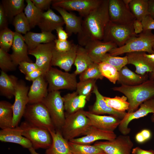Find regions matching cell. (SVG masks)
Here are the masks:
<instances>
[{
  "mask_svg": "<svg viewBox=\"0 0 154 154\" xmlns=\"http://www.w3.org/2000/svg\"><path fill=\"white\" fill-rule=\"evenodd\" d=\"M109 0H102L100 4L82 20L81 31L78 34L79 45L85 46L89 42L103 40L105 29L110 21Z\"/></svg>",
  "mask_w": 154,
  "mask_h": 154,
  "instance_id": "obj_1",
  "label": "cell"
},
{
  "mask_svg": "<svg viewBox=\"0 0 154 154\" xmlns=\"http://www.w3.org/2000/svg\"><path fill=\"white\" fill-rule=\"evenodd\" d=\"M112 89L121 93L126 97L129 103L127 113H130L137 110L143 102L154 97V80H148L136 86L121 85Z\"/></svg>",
  "mask_w": 154,
  "mask_h": 154,
  "instance_id": "obj_2",
  "label": "cell"
},
{
  "mask_svg": "<svg viewBox=\"0 0 154 154\" xmlns=\"http://www.w3.org/2000/svg\"><path fill=\"white\" fill-rule=\"evenodd\" d=\"M65 115V119L60 131L63 137L68 141L78 136L85 135L92 125L83 109Z\"/></svg>",
  "mask_w": 154,
  "mask_h": 154,
  "instance_id": "obj_3",
  "label": "cell"
},
{
  "mask_svg": "<svg viewBox=\"0 0 154 154\" xmlns=\"http://www.w3.org/2000/svg\"><path fill=\"white\" fill-rule=\"evenodd\" d=\"M154 43V34L152 33V30H143L124 46L113 48L108 52L111 55L115 56L125 53L137 52L153 54V46Z\"/></svg>",
  "mask_w": 154,
  "mask_h": 154,
  "instance_id": "obj_4",
  "label": "cell"
},
{
  "mask_svg": "<svg viewBox=\"0 0 154 154\" xmlns=\"http://www.w3.org/2000/svg\"><path fill=\"white\" fill-rule=\"evenodd\" d=\"M133 23L121 24L110 21L105 29L103 41L114 43L118 47L124 46L137 35L134 33Z\"/></svg>",
  "mask_w": 154,
  "mask_h": 154,
  "instance_id": "obj_5",
  "label": "cell"
},
{
  "mask_svg": "<svg viewBox=\"0 0 154 154\" xmlns=\"http://www.w3.org/2000/svg\"><path fill=\"white\" fill-rule=\"evenodd\" d=\"M76 76L74 73L64 72L51 66L45 75L48 92L61 89L75 90L78 83Z\"/></svg>",
  "mask_w": 154,
  "mask_h": 154,
  "instance_id": "obj_6",
  "label": "cell"
},
{
  "mask_svg": "<svg viewBox=\"0 0 154 154\" xmlns=\"http://www.w3.org/2000/svg\"><path fill=\"white\" fill-rule=\"evenodd\" d=\"M46 108L55 130H60L65 119L64 100L59 91L49 92L41 102Z\"/></svg>",
  "mask_w": 154,
  "mask_h": 154,
  "instance_id": "obj_7",
  "label": "cell"
},
{
  "mask_svg": "<svg viewBox=\"0 0 154 154\" xmlns=\"http://www.w3.org/2000/svg\"><path fill=\"white\" fill-rule=\"evenodd\" d=\"M19 126L23 130L22 135L31 143L35 149L48 148L52 139L47 129L33 125L26 121L22 122Z\"/></svg>",
  "mask_w": 154,
  "mask_h": 154,
  "instance_id": "obj_8",
  "label": "cell"
},
{
  "mask_svg": "<svg viewBox=\"0 0 154 154\" xmlns=\"http://www.w3.org/2000/svg\"><path fill=\"white\" fill-rule=\"evenodd\" d=\"M23 117L25 121L33 125L46 128L48 130H55L50 114L42 102L28 104Z\"/></svg>",
  "mask_w": 154,
  "mask_h": 154,
  "instance_id": "obj_9",
  "label": "cell"
},
{
  "mask_svg": "<svg viewBox=\"0 0 154 154\" xmlns=\"http://www.w3.org/2000/svg\"><path fill=\"white\" fill-rule=\"evenodd\" d=\"M94 145L103 150L106 154H131L133 144L127 135H120L114 139L97 141Z\"/></svg>",
  "mask_w": 154,
  "mask_h": 154,
  "instance_id": "obj_10",
  "label": "cell"
},
{
  "mask_svg": "<svg viewBox=\"0 0 154 154\" xmlns=\"http://www.w3.org/2000/svg\"><path fill=\"white\" fill-rule=\"evenodd\" d=\"M29 88L22 80H19L16 88L15 99L13 104V127L18 126L29 103L28 93Z\"/></svg>",
  "mask_w": 154,
  "mask_h": 154,
  "instance_id": "obj_11",
  "label": "cell"
},
{
  "mask_svg": "<svg viewBox=\"0 0 154 154\" xmlns=\"http://www.w3.org/2000/svg\"><path fill=\"white\" fill-rule=\"evenodd\" d=\"M102 0H53L52 7H58L66 11H75L84 17L97 7Z\"/></svg>",
  "mask_w": 154,
  "mask_h": 154,
  "instance_id": "obj_12",
  "label": "cell"
},
{
  "mask_svg": "<svg viewBox=\"0 0 154 154\" xmlns=\"http://www.w3.org/2000/svg\"><path fill=\"white\" fill-rule=\"evenodd\" d=\"M108 11L110 21L114 23L129 24L135 19L123 0H109Z\"/></svg>",
  "mask_w": 154,
  "mask_h": 154,
  "instance_id": "obj_13",
  "label": "cell"
},
{
  "mask_svg": "<svg viewBox=\"0 0 154 154\" xmlns=\"http://www.w3.org/2000/svg\"><path fill=\"white\" fill-rule=\"evenodd\" d=\"M154 114V97L149 99L141 104L138 109L131 113H126L120 121L118 127L120 132L123 135H127L131 129L128 125L132 120L146 116L149 113Z\"/></svg>",
  "mask_w": 154,
  "mask_h": 154,
  "instance_id": "obj_14",
  "label": "cell"
},
{
  "mask_svg": "<svg viewBox=\"0 0 154 154\" xmlns=\"http://www.w3.org/2000/svg\"><path fill=\"white\" fill-rule=\"evenodd\" d=\"M54 46V41L40 44L34 49L28 50V54L35 58L36 64L46 73L51 67V62Z\"/></svg>",
  "mask_w": 154,
  "mask_h": 154,
  "instance_id": "obj_15",
  "label": "cell"
},
{
  "mask_svg": "<svg viewBox=\"0 0 154 154\" xmlns=\"http://www.w3.org/2000/svg\"><path fill=\"white\" fill-rule=\"evenodd\" d=\"M116 137V135L114 131L102 130L92 125L85 135L69 141L81 144L90 145L99 140L111 141Z\"/></svg>",
  "mask_w": 154,
  "mask_h": 154,
  "instance_id": "obj_16",
  "label": "cell"
},
{
  "mask_svg": "<svg viewBox=\"0 0 154 154\" xmlns=\"http://www.w3.org/2000/svg\"><path fill=\"white\" fill-rule=\"evenodd\" d=\"M117 47L112 42L97 40L89 42L84 48L93 62L98 64L101 62L102 58L106 54L112 49Z\"/></svg>",
  "mask_w": 154,
  "mask_h": 154,
  "instance_id": "obj_17",
  "label": "cell"
},
{
  "mask_svg": "<svg viewBox=\"0 0 154 154\" xmlns=\"http://www.w3.org/2000/svg\"><path fill=\"white\" fill-rule=\"evenodd\" d=\"M145 52H137L126 54L128 64L134 65L136 73L139 75H144L154 71V63L145 56Z\"/></svg>",
  "mask_w": 154,
  "mask_h": 154,
  "instance_id": "obj_18",
  "label": "cell"
},
{
  "mask_svg": "<svg viewBox=\"0 0 154 154\" xmlns=\"http://www.w3.org/2000/svg\"><path fill=\"white\" fill-rule=\"evenodd\" d=\"M78 45L74 44L70 50L59 52L54 49L51 62V66H57L68 72L74 64Z\"/></svg>",
  "mask_w": 154,
  "mask_h": 154,
  "instance_id": "obj_19",
  "label": "cell"
},
{
  "mask_svg": "<svg viewBox=\"0 0 154 154\" xmlns=\"http://www.w3.org/2000/svg\"><path fill=\"white\" fill-rule=\"evenodd\" d=\"M12 49L11 56L14 64L17 66L23 62H33L28 56V47L22 34L15 32Z\"/></svg>",
  "mask_w": 154,
  "mask_h": 154,
  "instance_id": "obj_20",
  "label": "cell"
},
{
  "mask_svg": "<svg viewBox=\"0 0 154 154\" xmlns=\"http://www.w3.org/2000/svg\"><path fill=\"white\" fill-rule=\"evenodd\" d=\"M23 130L19 126L1 129L0 131L1 141L19 144L28 149L32 147L31 142L22 135Z\"/></svg>",
  "mask_w": 154,
  "mask_h": 154,
  "instance_id": "obj_21",
  "label": "cell"
},
{
  "mask_svg": "<svg viewBox=\"0 0 154 154\" xmlns=\"http://www.w3.org/2000/svg\"><path fill=\"white\" fill-rule=\"evenodd\" d=\"M85 113L90 120L92 125L104 130L114 131L118 127L121 121L112 116L98 115L86 111Z\"/></svg>",
  "mask_w": 154,
  "mask_h": 154,
  "instance_id": "obj_22",
  "label": "cell"
},
{
  "mask_svg": "<svg viewBox=\"0 0 154 154\" xmlns=\"http://www.w3.org/2000/svg\"><path fill=\"white\" fill-rule=\"evenodd\" d=\"M48 85L45 76H40L33 81L28 93V104L41 102L48 94Z\"/></svg>",
  "mask_w": 154,
  "mask_h": 154,
  "instance_id": "obj_23",
  "label": "cell"
},
{
  "mask_svg": "<svg viewBox=\"0 0 154 154\" xmlns=\"http://www.w3.org/2000/svg\"><path fill=\"white\" fill-rule=\"evenodd\" d=\"M92 92L95 95L96 100L90 112L98 115L108 114L121 120L123 119L126 113L117 111L109 106L105 100L104 96L99 91L96 85Z\"/></svg>",
  "mask_w": 154,
  "mask_h": 154,
  "instance_id": "obj_24",
  "label": "cell"
},
{
  "mask_svg": "<svg viewBox=\"0 0 154 154\" xmlns=\"http://www.w3.org/2000/svg\"><path fill=\"white\" fill-rule=\"evenodd\" d=\"M52 137L51 145L46 151V154H73L71 152L68 141L63 136L60 130H49Z\"/></svg>",
  "mask_w": 154,
  "mask_h": 154,
  "instance_id": "obj_25",
  "label": "cell"
},
{
  "mask_svg": "<svg viewBox=\"0 0 154 154\" xmlns=\"http://www.w3.org/2000/svg\"><path fill=\"white\" fill-rule=\"evenodd\" d=\"M64 24L61 16L56 14L50 9L43 12L37 26L42 32H52L59 27H63Z\"/></svg>",
  "mask_w": 154,
  "mask_h": 154,
  "instance_id": "obj_26",
  "label": "cell"
},
{
  "mask_svg": "<svg viewBox=\"0 0 154 154\" xmlns=\"http://www.w3.org/2000/svg\"><path fill=\"white\" fill-rule=\"evenodd\" d=\"M52 8L59 13L62 18L66 25V31L68 36L73 34H78L81 31L82 21L81 17L69 13L60 7H53Z\"/></svg>",
  "mask_w": 154,
  "mask_h": 154,
  "instance_id": "obj_27",
  "label": "cell"
},
{
  "mask_svg": "<svg viewBox=\"0 0 154 154\" xmlns=\"http://www.w3.org/2000/svg\"><path fill=\"white\" fill-rule=\"evenodd\" d=\"M23 37L28 50L34 49L40 44L54 41L56 39L55 35L48 32L36 33L29 31Z\"/></svg>",
  "mask_w": 154,
  "mask_h": 154,
  "instance_id": "obj_28",
  "label": "cell"
},
{
  "mask_svg": "<svg viewBox=\"0 0 154 154\" xmlns=\"http://www.w3.org/2000/svg\"><path fill=\"white\" fill-rule=\"evenodd\" d=\"M117 83L121 85L134 86L141 84L148 80L147 74L141 75L136 74L126 66L119 71Z\"/></svg>",
  "mask_w": 154,
  "mask_h": 154,
  "instance_id": "obj_29",
  "label": "cell"
},
{
  "mask_svg": "<svg viewBox=\"0 0 154 154\" xmlns=\"http://www.w3.org/2000/svg\"><path fill=\"white\" fill-rule=\"evenodd\" d=\"M66 114H70L83 109L87 100L86 98L79 95L76 92L68 93L63 97Z\"/></svg>",
  "mask_w": 154,
  "mask_h": 154,
  "instance_id": "obj_30",
  "label": "cell"
},
{
  "mask_svg": "<svg viewBox=\"0 0 154 154\" xmlns=\"http://www.w3.org/2000/svg\"><path fill=\"white\" fill-rule=\"evenodd\" d=\"M19 80L13 75H9L1 71L0 75V94L9 99L14 96L16 88Z\"/></svg>",
  "mask_w": 154,
  "mask_h": 154,
  "instance_id": "obj_31",
  "label": "cell"
},
{
  "mask_svg": "<svg viewBox=\"0 0 154 154\" xmlns=\"http://www.w3.org/2000/svg\"><path fill=\"white\" fill-rule=\"evenodd\" d=\"M13 104L5 100L0 102V127L4 129L13 127Z\"/></svg>",
  "mask_w": 154,
  "mask_h": 154,
  "instance_id": "obj_32",
  "label": "cell"
},
{
  "mask_svg": "<svg viewBox=\"0 0 154 154\" xmlns=\"http://www.w3.org/2000/svg\"><path fill=\"white\" fill-rule=\"evenodd\" d=\"M93 62L85 48L78 45L74 63L76 67L74 73L76 75L80 74Z\"/></svg>",
  "mask_w": 154,
  "mask_h": 154,
  "instance_id": "obj_33",
  "label": "cell"
},
{
  "mask_svg": "<svg viewBox=\"0 0 154 154\" xmlns=\"http://www.w3.org/2000/svg\"><path fill=\"white\" fill-rule=\"evenodd\" d=\"M24 2V0L1 1V4L8 20L11 21L15 16L23 12L25 6Z\"/></svg>",
  "mask_w": 154,
  "mask_h": 154,
  "instance_id": "obj_34",
  "label": "cell"
},
{
  "mask_svg": "<svg viewBox=\"0 0 154 154\" xmlns=\"http://www.w3.org/2000/svg\"><path fill=\"white\" fill-rule=\"evenodd\" d=\"M25 1L27 5L24 9V13L32 29L38 25L43 12L37 8L31 0Z\"/></svg>",
  "mask_w": 154,
  "mask_h": 154,
  "instance_id": "obj_35",
  "label": "cell"
},
{
  "mask_svg": "<svg viewBox=\"0 0 154 154\" xmlns=\"http://www.w3.org/2000/svg\"><path fill=\"white\" fill-rule=\"evenodd\" d=\"M149 0H132L129 5L130 10L135 19L141 21L149 15Z\"/></svg>",
  "mask_w": 154,
  "mask_h": 154,
  "instance_id": "obj_36",
  "label": "cell"
},
{
  "mask_svg": "<svg viewBox=\"0 0 154 154\" xmlns=\"http://www.w3.org/2000/svg\"><path fill=\"white\" fill-rule=\"evenodd\" d=\"M68 143L73 154H106L101 148L94 145H83L70 141Z\"/></svg>",
  "mask_w": 154,
  "mask_h": 154,
  "instance_id": "obj_37",
  "label": "cell"
},
{
  "mask_svg": "<svg viewBox=\"0 0 154 154\" xmlns=\"http://www.w3.org/2000/svg\"><path fill=\"white\" fill-rule=\"evenodd\" d=\"M107 105L113 109L118 112H125L129 108V103L126 96H116L113 98L104 96Z\"/></svg>",
  "mask_w": 154,
  "mask_h": 154,
  "instance_id": "obj_38",
  "label": "cell"
},
{
  "mask_svg": "<svg viewBox=\"0 0 154 154\" xmlns=\"http://www.w3.org/2000/svg\"><path fill=\"white\" fill-rule=\"evenodd\" d=\"M96 80L89 79L78 82L76 92L80 95L84 96L87 100L90 99L91 93L95 86Z\"/></svg>",
  "mask_w": 154,
  "mask_h": 154,
  "instance_id": "obj_39",
  "label": "cell"
},
{
  "mask_svg": "<svg viewBox=\"0 0 154 154\" xmlns=\"http://www.w3.org/2000/svg\"><path fill=\"white\" fill-rule=\"evenodd\" d=\"M99 68L102 76L110 82L115 84L118 79L119 72L115 67L105 62L98 64Z\"/></svg>",
  "mask_w": 154,
  "mask_h": 154,
  "instance_id": "obj_40",
  "label": "cell"
},
{
  "mask_svg": "<svg viewBox=\"0 0 154 154\" xmlns=\"http://www.w3.org/2000/svg\"><path fill=\"white\" fill-rule=\"evenodd\" d=\"M15 32L25 35L31 29L26 16L23 12L15 16L13 20Z\"/></svg>",
  "mask_w": 154,
  "mask_h": 154,
  "instance_id": "obj_41",
  "label": "cell"
},
{
  "mask_svg": "<svg viewBox=\"0 0 154 154\" xmlns=\"http://www.w3.org/2000/svg\"><path fill=\"white\" fill-rule=\"evenodd\" d=\"M80 81L93 79H102L104 77L100 70L98 64L93 62L80 74Z\"/></svg>",
  "mask_w": 154,
  "mask_h": 154,
  "instance_id": "obj_42",
  "label": "cell"
},
{
  "mask_svg": "<svg viewBox=\"0 0 154 154\" xmlns=\"http://www.w3.org/2000/svg\"><path fill=\"white\" fill-rule=\"evenodd\" d=\"M15 32L8 28L0 31V48L8 52L12 46Z\"/></svg>",
  "mask_w": 154,
  "mask_h": 154,
  "instance_id": "obj_43",
  "label": "cell"
},
{
  "mask_svg": "<svg viewBox=\"0 0 154 154\" xmlns=\"http://www.w3.org/2000/svg\"><path fill=\"white\" fill-rule=\"evenodd\" d=\"M17 66L13 62L10 54L0 48V68L5 72L15 70Z\"/></svg>",
  "mask_w": 154,
  "mask_h": 154,
  "instance_id": "obj_44",
  "label": "cell"
},
{
  "mask_svg": "<svg viewBox=\"0 0 154 154\" xmlns=\"http://www.w3.org/2000/svg\"><path fill=\"white\" fill-rule=\"evenodd\" d=\"M102 62L110 64L116 68L118 71L128 64L126 55L123 57L112 56L108 53H107L104 56L102 60Z\"/></svg>",
  "mask_w": 154,
  "mask_h": 154,
  "instance_id": "obj_45",
  "label": "cell"
},
{
  "mask_svg": "<svg viewBox=\"0 0 154 154\" xmlns=\"http://www.w3.org/2000/svg\"><path fill=\"white\" fill-rule=\"evenodd\" d=\"M54 42L55 43L54 49L59 52H64L70 50L74 44L68 40L62 41L56 38L54 40Z\"/></svg>",
  "mask_w": 154,
  "mask_h": 154,
  "instance_id": "obj_46",
  "label": "cell"
},
{
  "mask_svg": "<svg viewBox=\"0 0 154 154\" xmlns=\"http://www.w3.org/2000/svg\"><path fill=\"white\" fill-rule=\"evenodd\" d=\"M18 66L19 70L25 75L40 68L35 63L33 62H23L20 63Z\"/></svg>",
  "mask_w": 154,
  "mask_h": 154,
  "instance_id": "obj_47",
  "label": "cell"
},
{
  "mask_svg": "<svg viewBox=\"0 0 154 154\" xmlns=\"http://www.w3.org/2000/svg\"><path fill=\"white\" fill-rule=\"evenodd\" d=\"M35 7L38 9L43 12L44 10L50 9L52 4V0H31Z\"/></svg>",
  "mask_w": 154,
  "mask_h": 154,
  "instance_id": "obj_48",
  "label": "cell"
},
{
  "mask_svg": "<svg viewBox=\"0 0 154 154\" xmlns=\"http://www.w3.org/2000/svg\"><path fill=\"white\" fill-rule=\"evenodd\" d=\"M46 73L42 70L38 68L25 75V79L33 82L40 76H45Z\"/></svg>",
  "mask_w": 154,
  "mask_h": 154,
  "instance_id": "obj_49",
  "label": "cell"
},
{
  "mask_svg": "<svg viewBox=\"0 0 154 154\" xmlns=\"http://www.w3.org/2000/svg\"><path fill=\"white\" fill-rule=\"evenodd\" d=\"M143 30L154 29V19L149 15L145 17L141 21Z\"/></svg>",
  "mask_w": 154,
  "mask_h": 154,
  "instance_id": "obj_50",
  "label": "cell"
},
{
  "mask_svg": "<svg viewBox=\"0 0 154 154\" xmlns=\"http://www.w3.org/2000/svg\"><path fill=\"white\" fill-rule=\"evenodd\" d=\"M8 19L6 15L3 6L0 5V31L8 28Z\"/></svg>",
  "mask_w": 154,
  "mask_h": 154,
  "instance_id": "obj_51",
  "label": "cell"
},
{
  "mask_svg": "<svg viewBox=\"0 0 154 154\" xmlns=\"http://www.w3.org/2000/svg\"><path fill=\"white\" fill-rule=\"evenodd\" d=\"M56 30L57 35L58 39L62 41L67 40L69 36L66 31L64 30L63 27H59Z\"/></svg>",
  "mask_w": 154,
  "mask_h": 154,
  "instance_id": "obj_52",
  "label": "cell"
},
{
  "mask_svg": "<svg viewBox=\"0 0 154 154\" xmlns=\"http://www.w3.org/2000/svg\"><path fill=\"white\" fill-rule=\"evenodd\" d=\"M133 27L135 33L138 35L143 31V27L141 21L135 19L133 23Z\"/></svg>",
  "mask_w": 154,
  "mask_h": 154,
  "instance_id": "obj_53",
  "label": "cell"
},
{
  "mask_svg": "<svg viewBox=\"0 0 154 154\" xmlns=\"http://www.w3.org/2000/svg\"><path fill=\"white\" fill-rule=\"evenodd\" d=\"M131 154H154V151L152 150H145L140 147H136L132 149Z\"/></svg>",
  "mask_w": 154,
  "mask_h": 154,
  "instance_id": "obj_54",
  "label": "cell"
},
{
  "mask_svg": "<svg viewBox=\"0 0 154 154\" xmlns=\"http://www.w3.org/2000/svg\"><path fill=\"white\" fill-rule=\"evenodd\" d=\"M148 11L149 15L154 19V0H149Z\"/></svg>",
  "mask_w": 154,
  "mask_h": 154,
  "instance_id": "obj_55",
  "label": "cell"
},
{
  "mask_svg": "<svg viewBox=\"0 0 154 154\" xmlns=\"http://www.w3.org/2000/svg\"><path fill=\"white\" fill-rule=\"evenodd\" d=\"M140 132L146 141L149 139L151 137V133L148 129H143Z\"/></svg>",
  "mask_w": 154,
  "mask_h": 154,
  "instance_id": "obj_56",
  "label": "cell"
},
{
  "mask_svg": "<svg viewBox=\"0 0 154 154\" xmlns=\"http://www.w3.org/2000/svg\"><path fill=\"white\" fill-rule=\"evenodd\" d=\"M145 55L146 57L148 58L154 63V54H147L145 52Z\"/></svg>",
  "mask_w": 154,
  "mask_h": 154,
  "instance_id": "obj_57",
  "label": "cell"
},
{
  "mask_svg": "<svg viewBox=\"0 0 154 154\" xmlns=\"http://www.w3.org/2000/svg\"><path fill=\"white\" fill-rule=\"evenodd\" d=\"M34 149L33 147H31L29 149V150L31 154H40L37 152Z\"/></svg>",
  "mask_w": 154,
  "mask_h": 154,
  "instance_id": "obj_58",
  "label": "cell"
},
{
  "mask_svg": "<svg viewBox=\"0 0 154 154\" xmlns=\"http://www.w3.org/2000/svg\"><path fill=\"white\" fill-rule=\"evenodd\" d=\"M149 79L154 80V71L149 73Z\"/></svg>",
  "mask_w": 154,
  "mask_h": 154,
  "instance_id": "obj_59",
  "label": "cell"
},
{
  "mask_svg": "<svg viewBox=\"0 0 154 154\" xmlns=\"http://www.w3.org/2000/svg\"><path fill=\"white\" fill-rule=\"evenodd\" d=\"M131 0H123L125 4L128 7H129V5Z\"/></svg>",
  "mask_w": 154,
  "mask_h": 154,
  "instance_id": "obj_60",
  "label": "cell"
},
{
  "mask_svg": "<svg viewBox=\"0 0 154 154\" xmlns=\"http://www.w3.org/2000/svg\"><path fill=\"white\" fill-rule=\"evenodd\" d=\"M151 119L152 122L154 123V114H153L152 116Z\"/></svg>",
  "mask_w": 154,
  "mask_h": 154,
  "instance_id": "obj_61",
  "label": "cell"
},
{
  "mask_svg": "<svg viewBox=\"0 0 154 154\" xmlns=\"http://www.w3.org/2000/svg\"><path fill=\"white\" fill-rule=\"evenodd\" d=\"M153 50L154 51V43L153 45Z\"/></svg>",
  "mask_w": 154,
  "mask_h": 154,
  "instance_id": "obj_62",
  "label": "cell"
}]
</instances>
